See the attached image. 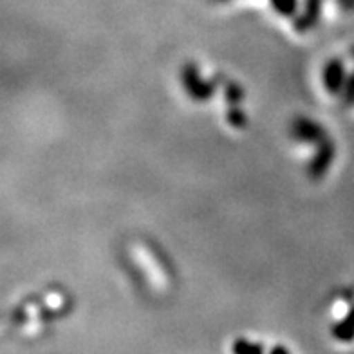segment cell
<instances>
[{"label": "cell", "instance_id": "5b68a950", "mask_svg": "<svg viewBox=\"0 0 354 354\" xmlns=\"http://www.w3.org/2000/svg\"><path fill=\"white\" fill-rule=\"evenodd\" d=\"M322 8H324V0H306L304 2L302 15L297 20V31L299 33H306V31L317 26L322 17Z\"/></svg>", "mask_w": 354, "mask_h": 354}, {"label": "cell", "instance_id": "30bf717a", "mask_svg": "<svg viewBox=\"0 0 354 354\" xmlns=\"http://www.w3.org/2000/svg\"><path fill=\"white\" fill-rule=\"evenodd\" d=\"M353 56H354V47H353ZM342 100H344L345 107H351L354 105V71L347 78V84H345L344 93H342Z\"/></svg>", "mask_w": 354, "mask_h": 354}, {"label": "cell", "instance_id": "4fadbf2b", "mask_svg": "<svg viewBox=\"0 0 354 354\" xmlns=\"http://www.w3.org/2000/svg\"><path fill=\"white\" fill-rule=\"evenodd\" d=\"M214 2H221L223 4V2H230V0H214Z\"/></svg>", "mask_w": 354, "mask_h": 354}, {"label": "cell", "instance_id": "3957f363", "mask_svg": "<svg viewBox=\"0 0 354 354\" xmlns=\"http://www.w3.org/2000/svg\"><path fill=\"white\" fill-rule=\"evenodd\" d=\"M336 158V145L335 141H331L327 138L326 141H322L320 145H317V152L309 161L308 174L313 181H320L322 177L329 172L331 165L335 163Z\"/></svg>", "mask_w": 354, "mask_h": 354}, {"label": "cell", "instance_id": "52a82bcc", "mask_svg": "<svg viewBox=\"0 0 354 354\" xmlns=\"http://www.w3.org/2000/svg\"><path fill=\"white\" fill-rule=\"evenodd\" d=\"M224 100H226L228 107H239L244 100L243 87L237 82H232V80L226 82V85H224Z\"/></svg>", "mask_w": 354, "mask_h": 354}, {"label": "cell", "instance_id": "7c38bea8", "mask_svg": "<svg viewBox=\"0 0 354 354\" xmlns=\"http://www.w3.org/2000/svg\"><path fill=\"white\" fill-rule=\"evenodd\" d=\"M273 353H288V349H286V347H273Z\"/></svg>", "mask_w": 354, "mask_h": 354}, {"label": "cell", "instance_id": "8fae6325", "mask_svg": "<svg viewBox=\"0 0 354 354\" xmlns=\"http://www.w3.org/2000/svg\"><path fill=\"white\" fill-rule=\"evenodd\" d=\"M232 351L233 353H261V351L264 349H262V345L252 344V342L243 340V338H241V340H237L235 344H233Z\"/></svg>", "mask_w": 354, "mask_h": 354}, {"label": "cell", "instance_id": "ba28073f", "mask_svg": "<svg viewBox=\"0 0 354 354\" xmlns=\"http://www.w3.org/2000/svg\"><path fill=\"white\" fill-rule=\"evenodd\" d=\"M270 4L277 15L289 19V17H295V13H297L299 0H270Z\"/></svg>", "mask_w": 354, "mask_h": 354}, {"label": "cell", "instance_id": "8992f818", "mask_svg": "<svg viewBox=\"0 0 354 354\" xmlns=\"http://www.w3.org/2000/svg\"><path fill=\"white\" fill-rule=\"evenodd\" d=\"M333 336L344 344H349L354 340V306L340 322H336L335 327H333Z\"/></svg>", "mask_w": 354, "mask_h": 354}, {"label": "cell", "instance_id": "277c9868", "mask_svg": "<svg viewBox=\"0 0 354 354\" xmlns=\"http://www.w3.org/2000/svg\"><path fill=\"white\" fill-rule=\"evenodd\" d=\"M324 87L331 96H342L345 84H347V69L342 58H331L324 67Z\"/></svg>", "mask_w": 354, "mask_h": 354}, {"label": "cell", "instance_id": "9c48e42d", "mask_svg": "<svg viewBox=\"0 0 354 354\" xmlns=\"http://www.w3.org/2000/svg\"><path fill=\"white\" fill-rule=\"evenodd\" d=\"M226 122H228V125L232 127V129L241 131V129H244V127L248 125L246 112L241 109V105H239V107H228L226 109Z\"/></svg>", "mask_w": 354, "mask_h": 354}, {"label": "cell", "instance_id": "7a4b0ae2", "mask_svg": "<svg viewBox=\"0 0 354 354\" xmlns=\"http://www.w3.org/2000/svg\"><path fill=\"white\" fill-rule=\"evenodd\" d=\"M289 134L295 141L304 145H320L322 141H326L329 136L327 131L318 122H315L313 118L308 116H297L289 125Z\"/></svg>", "mask_w": 354, "mask_h": 354}, {"label": "cell", "instance_id": "6da1fadb", "mask_svg": "<svg viewBox=\"0 0 354 354\" xmlns=\"http://www.w3.org/2000/svg\"><path fill=\"white\" fill-rule=\"evenodd\" d=\"M181 84L188 98L197 103L210 102L215 94V84L210 80L203 78L196 64H185L181 71Z\"/></svg>", "mask_w": 354, "mask_h": 354}]
</instances>
